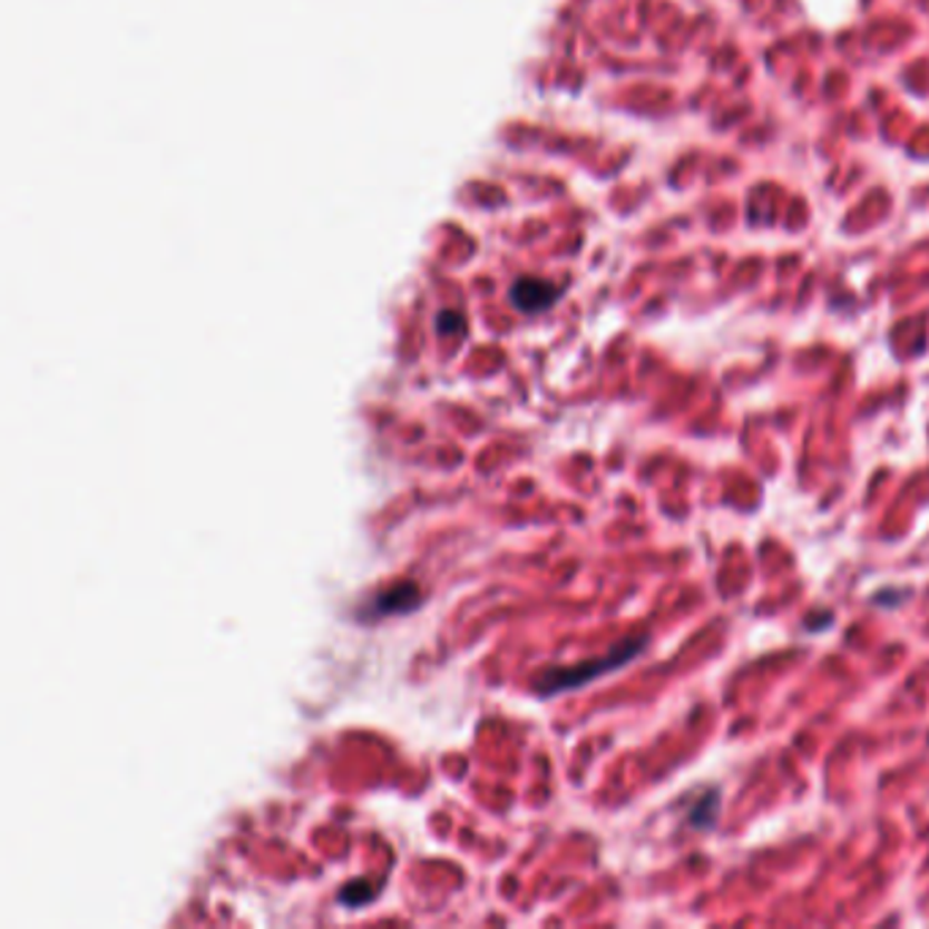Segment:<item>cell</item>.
<instances>
[{
    "mask_svg": "<svg viewBox=\"0 0 929 929\" xmlns=\"http://www.w3.org/2000/svg\"><path fill=\"white\" fill-rule=\"evenodd\" d=\"M644 649H646V635H635V638H627V640H622V644H616L614 649H610L608 654H603V657L584 659V663L567 665V668L542 671V674L537 676L535 690H537V695H542V698L567 693V690H578V687H584V684L595 682V678L610 674V671H619L622 665H627L629 659L638 657Z\"/></svg>",
    "mask_w": 929,
    "mask_h": 929,
    "instance_id": "6da1fadb",
    "label": "cell"
},
{
    "mask_svg": "<svg viewBox=\"0 0 929 929\" xmlns=\"http://www.w3.org/2000/svg\"><path fill=\"white\" fill-rule=\"evenodd\" d=\"M420 586L412 584V580H401V584L388 586V589L377 591L369 603H365V610L360 614V619H384V616H399L407 614V610L418 608L420 605Z\"/></svg>",
    "mask_w": 929,
    "mask_h": 929,
    "instance_id": "7a4b0ae2",
    "label": "cell"
},
{
    "mask_svg": "<svg viewBox=\"0 0 929 929\" xmlns=\"http://www.w3.org/2000/svg\"><path fill=\"white\" fill-rule=\"evenodd\" d=\"M559 297V290L551 281L542 278H518L510 290V301L524 314H540V311L551 309Z\"/></svg>",
    "mask_w": 929,
    "mask_h": 929,
    "instance_id": "3957f363",
    "label": "cell"
},
{
    "mask_svg": "<svg viewBox=\"0 0 929 929\" xmlns=\"http://www.w3.org/2000/svg\"><path fill=\"white\" fill-rule=\"evenodd\" d=\"M717 812H720V799H717V793H712V796H704L698 804H695V810L690 812V821H693V827L708 829L714 821H717Z\"/></svg>",
    "mask_w": 929,
    "mask_h": 929,
    "instance_id": "5b68a950",
    "label": "cell"
},
{
    "mask_svg": "<svg viewBox=\"0 0 929 929\" xmlns=\"http://www.w3.org/2000/svg\"><path fill=\"white\" fill-rule=\"evenodd\" d=\"M371 880H352V883H346L344 889L339 891V902L346 904V908H360V904H365L374 897V889H371Z\"/></svg>",
    "mask_w": 929,
    "mask_h": 929,
    "instance_id": "277c9868",
    "label": "cell"
},
{
    "mask_svg": "<svg viewBox=\"0 0 929 929\" xmlns=\"http://www.w3.org/2000/svg\"><path fill=\"white\" fill-rule=\"evenodd\" d=\"M437 327H439V333H444V335L456 333V330L461 327V316L452 314V311H444V314H439Z\"/></svg>",
    "mask_w": 929,
    "mask_h": 929,
    "instance_id": "8992f818",
    "label": "cell"
}]
</instances>
